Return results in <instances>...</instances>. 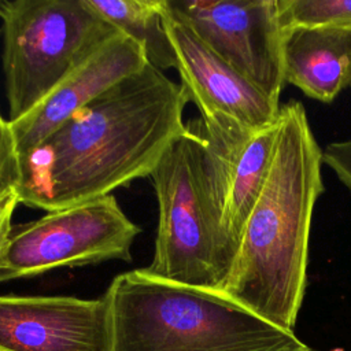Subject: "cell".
<instances>
[{
  "label": "cell",
  "instance_id": "obj_1",
  "mask_svg": "<svg viewBox=\"0 0 351 351\" xmlns=\"http://www.w3.org/2000/svg\"><path fill=\"white\" fill-rule=\"evenodd\" d=\"M181 84L144 66L74 112L22 159V204L44 211L111 195L149 177L186 130Z\"/></svg>",
  "mask_w": 351,
  "mask_h": 351
},
{
  "label": "cell",
  "instance_id": "obj_2",
  "mask_svg": "<svg viewBox=\"0 0 351 351\" xmlns=\"http://www.w3.org/2000/svg\"><path fill=\"white\" fill-rule=\"evenodd\" d=\"M322 149L304 106H280L271 165L244 225L222 296L293 332L307 287L310 228L324 192Z\"/></svg>",
  "mask_w": 351,
  "mask_h": 351
},
{
  "label": "cell",
  "instance_id": "obj_3",
  "mask_svg": "<svg viewBox=\"0 0 351 351\" xmlns=\"http://www.w3.org/2000/svg\"><path fill=\"white\" fill-rule=\"evenodd\" d=\"M108 351H313L281 329L210 289L134 269L103 295Z\"/></svg>",
  "mask_w": 351,
  "mask_h": 351
},
{
  "label": "cell",
  "instance_id": "obj_4",
  "mask_svg": "<svg viewBox=\"0 0 351 351\" xmlns=\"http://www.w3.org/2000/svg\"><path fill=\"white\" fill-rule=\"evenodd\" d=\"M158 226L144 270L163 280L218 292L233 255L223 237L200 119L171 144L149 176Z\"/></svg>",
  "mask_w": 351,
  "mask_h": 351
},
{
  "label": "cell",
  "instance_id": "obj_5",
  "mask_svg": "<svg viewBox=\"0 0 351 351\" xmlns=\"http://www.w3.org/2000/svg\"><path fill=\"white\" fill-rule=\"evenodd\" d=\"M0 19L10 122L26 115L119 33L86 0L0 1Z\"/></svg>",
  "mask_w": 351,
  "mask_h": 351
},
{
  "label": "cell",
  "instance_id": "obj_6",
  "mask_svg": "<svg viewBox=\"0 0 351 351\" xmlns=\"http://www.w3.org/2000/svg\"><path fill=\"white\" fill-rule=\"evenodd\" d=\"M141 229L112 195L93 199L14 225L0 254V282L119 259L132 261L130 248Z\"/></svg>",
  "mask_w": 351,
  "mask_h": 351
},
{
  "label": "cell",
  "instance_id": "obj_7",
  "mask_svg": "<svg viewBox=\"0 0 351 351\" xmlns=\"http://www.w3.org/2000/svg\"><path fill=\"white\" fill-rule=\"evenodd\" d=\"M174 14L271 100L285 85L277 0H169Z\"/></svg>",
  "mask_w": 351,
  "mask_h": 351
},
{
  "label": "cell",
  "instance_id": "obj_8",
  "mask_svg": "<svg viewBox=\"0 0 351 351\" xmlns=\"http://www.w3.org/2000/svg\"><path fill=\"white\" fill-rule=\"evenodd\" d=\"M163 22L176 55L181 86L189 101L197 107L202 119H225L248 130L277 121L280 103L266 96L211 51L174 14L170 4L165 11Z\"/></svg>",
  "mask_w": 351,
  "mask_h": 351
},
{
  "label": "cell",
  "instance_id": "obj_9",
  "mask_svg": "<svg viewBox=\"0 0 351 351\" xmlns=\"http://www.w3.org/2000/svg\"><path fill=\"white\" fill-rule=\"evenodd\" d=\"M199 119L207 143L221 229L234 258L271 165L278 118L256 130L223 119Z\"/></svg>",
  "mask_w": 351,
  "mask_h": 351
},
{
  "label": "cell",
  "instance_id": "obj_10",
  "mask_svg": "<svg viewBox=\"0 0 351 351\" xmlns=\"http://www.w3.org/2000/svg\"><path fill=\"white\" fill-rule=\"evenodd\" d=\"M0 351H108L106 300L0 295Z\"/></svg>",
  "mask_w": 351,
  "mask_h": 351
},
{
  "label": "cell",
  "instance_id": "obj_11",
  "mask_svg": "<svg viewBox=\"0 0 351 351\" xmlns=\"http://www.w3.org/2000/svg\"><path fill=\"white\" fill-rule=\"evenodd\" d=\"M144 48L117 33L75 67L41 103L11 122L21 160L34 152L74 112L147 66Z\"/></svg>",
  "mask_w": 351,
  "mask_h": 351
},
{
  "label": "cell",
  "instance_id": "obj_12",
  "mask_svg": "<svg viewBox=\"0 0 351 351\" xmlns=\"http://www.w3.org/2000/svg\"><path fill=\"white\" fill-rule=\"evenodd\" d=\"M284 81L329 104L351 86V26L282 32Z\"/></svg>",
  "mask_w": 351,
  "mask_h": 351
},
{
  "label": "cell",
  "instance_id": "obj_13",
  "mask_svg": "<svg viewBox=\"0 0 351 351\" xmlns=\"http://www.w3.org/2000/svg\"><path fill=\"white\" fill-rule=\"evenodd\" d=\"M118 32L138 43L148 64L165 73L176 69V55L165 27L167 0H86Z\"/></svg>",
  "mask_w": 351,
  "mask_h": 351
},
{
  "label": "cell",
  "instance_id": "obj_14",
  "mask_svg": "<svg viewBox=\"0 0 351 351\" xmlns=\"http://www.w3.org/2000/svg\"><path fill=\"white\" fill-rule=\"evenodd\" d=\"M281 30L348 27L351 0H277Z\"/></svg>",
  "mask_w": 351,
  "mask_h": 351
},
{
  "label": "cell",
  "instance_id": "obj_15",
  "mask_svg": "<svg viewBox=\"0 0 351 351\" xmlns=\"http://www.w3.org/2000/svg\"><path fill=\"white\" fill-rule=\"evenodd\" d=\"M22 162L11 122L0 112V193L19 189L22 184Z\"/></svg>",
  "mask_w": 351,
  "mask_h": 351
},
{
  "label": "cell",
  "instance_id": "obj_16",
  "mask_svg": "<svg viewBox=\"0 0 351 351\" xmlns=\"http://www.w3.org/2000/svg\"><path fill=\"white\" fill-rule=\"evenodd\" d=\"M322 165H326L340 182L351 192V138L333 141L322 149Z\"/></svg>",
  "mask_w": 351,
  "mask_h": 351
},
{
  "label": "cell",
  "instance_id": "obj_17",
  "mask_svg": "<svg viewBox=\"0 0 351 351\" xmlns=\"http://www.w3.org/2000/svg\"><path fill=\"white\" fill-rule=\"evenodd\" d=\"M19 196L16 189H11L0 193V254L5 248L11 229H12V215L19 204Z\"/></svg>",
  "mask_w": 351,
  "mask_h": 351
}]
</instances>
